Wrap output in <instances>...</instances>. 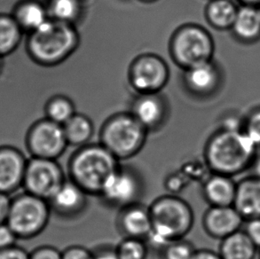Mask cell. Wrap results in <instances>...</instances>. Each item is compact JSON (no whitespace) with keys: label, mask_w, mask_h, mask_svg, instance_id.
<instances>
[{"label":"cell","mask_w":260,"mask_h":259,"mask_svg":"<svg viewBox=\"0 0 260 259\" xmlns=\"http://www.w3.org/2000/svg\"><path fill=\"white\" fill-rule=\"evenodd\" d=\"M258 147L243 130L220 128L204 147V161L211 173L235 177L250 169Z\"/></svg>","instance_id":"1"},{"label":"cell","mask_w":260,"mask_h":259,"mask_svg":"<svg viewBox=\"0 0 260 259\" xmlns=\"http://www.w3.org/2000/svg\"><path fill=\"white\" fill-rule=\"evenodd\" d=\"M119 160L103 145L87 144L71 155L69 179L88 196H100L107 179L119 167Z\"/></svg>","instance_id":"2"},{"label":"cell","mask_w":260,"mask_h":259,"mask_svg":"<svg viewBox=\"0 0 260 259\" xmlns=\"http://www.w3.org/2000/svg\"><path fill=\"white\" fill-rule=\"evenodd\" d=\"M151 215L152 238L161 244L184 239L193 228V211L185 200L178 196H160L148 207Z\"/></svg>","instance_id":"3"},{"label":"cell","mask_w":260,"mask_h":259,"mask_svg":"<svg viewBox=\"0 0 260 259\" xmlns=\"http://www.w3.org/2000/svg\"><path fill=\"white\" fill-rule=\"evenodd\" d=\"M78 44V35L71 23L48 20L31 32L28 49L32 58L39 63L53 65L70 55Z\"/></svg>","instance_id":"4"},{"label":"cell","mask_w":260,"mask_h":259,"mask_svg":"<svg viewBox=\"0 0 260 259\" xmlns=\"http://www.w3.org/2000/svg\"><path fill=\"white\" fill-rule=\"evenodd\" d=\"M148 131L133 115H119L102 128L101 144L119 161L137 155L144 147Z\"/></svg>","instance_id":"5"},{"label":"cell","mask_w":260,"mask_h":259,"mask_svg":"<svg viewBox=\"0 0 260 259\" xmlns=\"http://www.w3.org/2000/svg\"><path fill=\"white\" fill-rule=\"evenodd\" d=\"M51 213L47 201L23 191L12 197L7 224L19 240H29L46 229Z\"/></svg>","instance_id":"6"},{"label":"cell","mask_w":260,"mask_h":259,"mask_svg":"<svg viewBox=\"0 0 260 259\" xmlns=\"http://www.w3.org/2000/svg\"><path fill=\"white\" fill-rule=\"evenodd\" d=\"M65 180L63 170L57 160L30 157L26 166L22 189L48 202Z\"/></svg>","instance_id":"7"},{"label":"cell","mask_w":260,"mask_h":259,"mask_svg":"<svg viewBox=\"0 0 260 259\" xmlns=\"http://www.w3.org/2000/svg\"><path fill=\"white\" fill-rule=\"evenodd\" d=\"M25 145L30 157L51 160H57L69 146L63 126L48 118L39 121L29 128Z\"/></svg>","instance_id":"8"},{"label":"cell","mask_w":260,"mask_h":259,"mask_svg":"<svg viewBox=\"0 0 260 259\" xmlns=\"http://www.w3.org/2000/svg\"><path fill=\"white\" fill-rule=\"evenodd\" d=\"M173 53L182 66L189 69L211 60L214 43L209 32L197 26H187L176 35Z\"/></svg>","instance_id":"9"},{"label":"cell","mask_w":260,"mask_h":259,"mask_svg":"<svg viewBox=\"0 0 260 259\" xmlns=\"http://www.w3.org/2000/svg\"><path fill=\"white\" fill-rule=\"evenodd\" d=\"M141 193V179L136 172L120 165L107 179L99 196L108 204L123 209L138 203Z\"/></svg>","instance_id":"10"},{"label":"cell","mask_w":260,"mask_h":259,"mask_svg":"<svg viewBox=\"0 0 260 259\" xmlns=\"http://www.w3.org/2000/svg\"><path fill=\"white\" fill-rule=\"evenodd\" d=\"M168 79V69L160 58L142 56L136 60L132 70V82L136 90L143 94H155Z\"/></svg>","instance_id":"11"},{"label":"cell","mask_w":260,"mask_h":259,"mask_svg":"<svg viewBox=\"0 0 260 259\" xmlns=\"http://www.w3.org/2000/svg\"><path fill=\"white\" fill-rule=\"evenodd\" d=\"M28 159L14 146H0V193L12 196L22 188Z\"/></svg>","instance_id":"12"},{"label":"cell","mask_w":260,"mask_h":259,"mask_svg":"<svg viewBox=\"0 0 260 259\" xmlns=\"http://www.w3.org/2000/svg\"><path fill=\"white\" fill-rule=\"evenodd\" d=\"M244 222L234 205L210 206L203 217L205 233L212 238L220 241L241 230Z\"/></svg>","instance_id":"13"},{"label":"cell","mask_w":260,"mask_h":259,"mask_svg":"<svg viewBox=\"0 0 260 259\" xmlns=\"http://www.w3.org/2000/svg\"><path fill=\"white\" fill-rule=\"evenodd\" d=\"M87 193L70 179H66L51 198L50 209L53 213L65 218L77 217L86 207Z\"/></svg>","instance_id":"14"},{"label":"cell","mask_w":260,"mask_h":259,"mask_svg":"<svg viewBox=\"0 0 260 259\" xmlns=\"http://www.w3.org/2000/svg\"><path fill=\"white\" fill-rule=\"evenodd\" d=\"M118 225L125 237L145 240L153 225L148 207L138 203L124 207L118 217Z\"/></svg>","instance_id":"15"},{"label":"cell","mask_w":260,"mask_h":259,"mask_svg":"<svg viewBox=\"0 0 260 259\" xmlns=\"http://www.w3.org/2000/svg\"><path fill=\"white\" fill-rule=\"evenodd\" d=\"M234 206L244 221L260 218L259 178L251 174L237 182Z\"/></svg>","instance_id":"16"},{"label":"cell","mask_w":260,"mask_h":259,"mask_svg":"<svg viewBox=\"0 0 260 259\" xmlns=\"http://www.w3.org/2000/svg\"><path fill=\"white\" fill-rule=\"evenodd\" d=\"M237 182L233 177L211 173L203 185V196L210 206H231L236 199Z\"/></svg>","instance_id":"17"},{"label":"cell","mask_w":260,"mask_h":259,"mask_svg":"<svg viewBox=\"0 0 260 259\" xmlns=\"http://www.w3.org/2000/svg\"><path fill=\"white\" fill-rule=\"evenodd\" d=\"M186 81L192 91L200 95L214 92L220 83V72L212 60L186 69Z\"/></svg>","instance_id":"18"},{"label":"cell","mask_w":260,"mask_h":259,"mask_svg":"<svg viewBox=\"0 0 260 259\" xmlns=\"http://www.w3.org/2000/svg\"><path fill=\"white\" fill-rule=\"evenodd\" d=\"M241 42L252 44L260 39L259 7L241 6L231 28Z\"/></svg>","instance_id":"19"},{"label":"cell","mask_w":260,"mask_h":259,"mask_svg":"<svg viewBox=\"0 0 260 259\" xmlns=\"http://www.w3.org/2000/svg\"><path fill=\"white\" fill-rule=\"evenodd\" d=\"M133 116L148 132L156 129L165 120V105L155 94H143L134 104Z\"/></svg>","instance_id":"20"},{"label":"cell","mask_w":260,"mask_h":259,"mask_svg":"<svg viewBox=\"0 0 260 259\" xmlns=\"http://www.w3.org/2000/svg\"><path fill=\"white\" fill-rule=\"evenodd\" d=\"M257 249L244 230L241 229L220 241L218 253L222 259H255Z\"/></svg>","instance_id":"21"},{"label":"cell","mask_w":260,"mask_h":259,"mask_svg":"<svg viewBox=\"0 0 260 259\" xmlns=\"http://www.w3.org/2000/svg\"><path fill=\"white\" fill-rule=\"evenodd\" d=\"M239 7L233 0H211L206 8V17L213 28L231 29Z\"/></svg>","instance_id":"22"},{"label":"cell","mask_w":260,"mask_h":259,"mask_svg":"<svg viewBox=\"0 0 260 259\" xmlns=\"http://www.w3.org/2000/svg\"><path fill=\"white\" fill-rule=\"evenodd\" d=\"M14 19L21 29L34 32L48 21L47 12L41 4L36 1H26L18 6L14 12Z\"/></svg>","instance_id":"23"},{"label":"cell","mask_w":260,"mask_h":259,"mask_svg":"<svg viewBox=\"0 0 260 259\" xmlns=\"http://www.w3.org/2000/svg\"><path fill=\"white\" fill-rule=\"evenodd\" d=\"M64 133L69 146L81 147L89 144L93 134L91 120L83 115H76L63 125Z\"/></svg>","instance_id":"24"},{"label":"cell","mask_w":260,"mask_h":259,"mask_svg":"<svg viewBox=\"0 0 260 259\" xmlns=\"http://www.w3.org/2000/svg\"><path fill=\"white\" fill-rule=\"evenodd\" d=\"M21 30L14 16L0 15V58L16 49L21 41Z\"/></svg>","instance_id":"25"},{"label":"cell","mask_w":260,"mask_h":259,"mask_svg":"<svg viewBox=\"0 0 260 259\" xmlns=\"http://www.w3.org/2000/svg\"><path fill=\"white\" fill-rule=\"evenodd\" d=\"M115 250L120 259H147L148 246L143 239L125 237Z\"/></svg>","instance_id":"26"},{"label":"cell","mask_w":260,"mask_h":259,"mask_svg":"<svg viewBox=\"0 0 260 259\" xmlns=\"http://www.w3.org/2000/svg\"><path fill=\"white\" fill-rule=\"evenodd\" d=\"M49 11L53 20L71 24L79 15L80 4L78 0H52Z\"/></svg>","instance_id":"27"},{"label":"cell","mask_w":260,"mask_h":259,"mask_svg":"<svg viewBox=\"0 0 260 259\" xmlns=\"http://www.w3.org/2000/svg\"><path fill=\"white\" fill-rule=\"evenodd\" d=\"M74 107L68 99L57 97L47 105V118L63 126L72 116H74Z\"/></svg>","instance_id":"28"},{"label":"cell","mask_w":260,"mask_h":259,"mask_svg":"<svg viewBox=\"0 0 260 259\" xmlns=\"http://www.w3.org/2000/svg\"><path fill=\"white\" fill-rule=\"evenodd\" d=\"M197 249L184 239L176 240L162 249V259H192Z\"/></svg>","instance_id":"29"},{"label":"cell","mask_w":260,"mask_h":259,"mask_svg":"<svg viewBox=\"0 0 260 259\" xmlns=\"http://www.w3.org/2000/svg\"><path fill=\"white\" fill-rule=\"evenodd\" d=\"M243 131L260 148V108L251 111L243 121Z\"/></svg>","instance_id":"30"},{"label":"cell","mask_w":260,"mask_h":259,"mask_svg":"<svg viewBox=\"0 0 260 259\" xmlns=\"http://www.w3.org/2000/svg\"><path fill=\"white\" fill-rule=\"evenodd\" d=\"M28 259H62V255L53 246H40L29 252Z\"/></svg>","instance_id":"31"},{"label":"cell","mask_w":260,"mask_h":259,"mask_svg":"<svg viewBox=\"0 0 260 259\" xmlns=\"http://www.w3.org/2000/svg\"><path fill=\"white\" fill-rule=\"evenodd\" d=\"M18 240L17 236L7 223L0 224V250L17 245Z\"/></svg>","instance_id":"32"},{"label":"cell","mask_w":260,"mask_h":259,"mask_svg":"<svg viewBox=\"0 0 260 259\" xmlns=\"http://www.w3.org/2000/svg\"><path fill=\"white\" fill-rule=\"evenodd\" d=\"M61 255L62 259H94V253L82 246H71Z\"/></svg>","instance_id":"33"},{"label":"cell","mask_w":260,"mask_h":259,"mask_svg":"<svg viewBox=\"0 0 260 259\" xmlns=\"http://www.w3.org/2000/svg\"><path fill=\"white\" fill-rule=\"evenodd\" d=\"M244 232L250 237L254 244L260 249V218H254L244 222Z\"/></svg>","instance_id":"34"},{"label":"cell","mask_w":260,"mask_h":259,"mask_svg":"<svg viewBox=\"0 0 260 259\" xmlns=\"http://www.w3.org/2000/svg\"><path fill=\"white\" fill-rule=\"evenodd\" d=\"M29 252L19 245L0 250V259H28Z\"/></svg>","instance_id":"35"},{"label":"cell","mask_w":260,"mask_h":259,"mask_svg":"<svg viewBox=\"0 0 260 259\" xmlns=\"http://www.w3.org/2000/svg\"><path fill=\"white\" fill-rule=\"evenodd\" d=\"M12 197L10 195L0 193V224L7 223L10 212Z\"/></svg>","instance_id":"36"},{"label":"cell","mask_w":260,"mask_h":259,"mask_svg":"<svg viewBox=\"0 0 260 259\" xmlns=\"http://www.w3.org/2000/svg\"><path fill=\"white\" fill-rule=\"evenodd\" d=\"M192 259H222L219 253L215 252L211 249H199L196 250Z\"/></svg>","instance_id":"37"},{"label":"cell","mask_w":260,"mask_h":259,"mask_svg":"<svg viewBox=\"0 0 260 259\" xmlns=\"http://www.w3.org/2000/svg\"><path fill=\"white\" fill-rule=\"evenodd\" d=\"M94 259H120L115 249H105L94 253Z\"/></svg>","instance_id":"38"},{"label":"cell","mask_w":260,"mask_h":259,"mask_svg":"<svg viewBox=\"0 0 260 259\" xmlns=\"http://www.w3.org/2000/svg\"><path fill=\"white\" fill-rule=\"evenodd\" d=\"M250 169H252V175L256 176L260 179V153L258 152L257 156L254 160L253 164L251 165Z\"/></svg>","instance_id":"39"},{"label":"cell","mask_w":260,"mask_h":259,"mask_svg":"<svg viewBox=\"0 0 260 259\" xmlns=\"http://www.w3.org/2000/svg\"><path fill=\"white\" fill-rule=\"evenodd\" d=\"M242 6H252V7H260V0H236Z\"/></svg>","instance_id":"40"},{"label":"cell","mask_w":260,"mask_h":259,"mask_svg":"<svg viewBox=\"0 0 260 259\" xmlns=\"http://www.w3.org/2000/svg\"><path fill=\"white\" fill-rule=\"evenodd\" d=\"M144 1H147V2H150V1H155V0H144Z\"/></svg>","instance_id":"41"},{"label":"cell","mask_w":260,"mask_h":259,"mask_svg":"<svg viewBox=\"0 0 260 259\" xmlns=\"http://www.w3.org/2000/svg\"><path fill=\"white\" fill-rule=\"evenodd\" d=\"M258 258L260 259V249H259V253H258Z\"/></svg>","instance_id":"42"},{"label":"cell","mask_w":260,"mask_h":259,"mask_svg":"<svg viewBox=\"0 0 260 259\" xmlns=\"http://www.w3.org/2000/svg\"><path fill=\"white\" fill-rule=\"evenodd\" d=\"M1 59H2V58H0V64H1Z\"/></svg>","instance_id":"43"},{"label":"cell","mask_w":260,"mask_h":259,"mask_svg":"<svg viewBox=\"0 0 260 259\" xmlns=\"http://www.w3.org/2000/svg\"><path fill=\"white\" fill-rule=\"evenodd\" d=\"M259 10H260V7H259Z\"/></svg>","instance_id":"44"}]
</instances>
